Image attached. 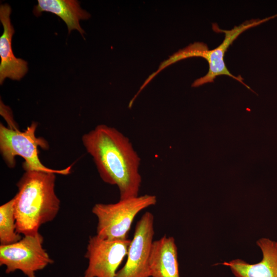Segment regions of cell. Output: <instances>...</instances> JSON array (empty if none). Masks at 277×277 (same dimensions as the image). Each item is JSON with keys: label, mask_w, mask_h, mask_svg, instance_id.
Returning a JSON list of instances; mask_svg holds the SVG:
<instances>
[{"label": "cell", "mask_w": 277, "mask_h": 277, "mask_svg": "<svg viewBox=\"0 0 277 277\" xmlns=\"http://www.w3.org/2000/svg\"><path fill=\"white\" fill-rule=\"evenodd\" d=\"M154 234V216L147 211L136 224L126 262L115 277H150L149 260Z\"/></svg>", "instance_id": "8"}, {"label": "cell", "mask_w": 277, "mask_h": 277, "mask_svg": "<svg viewBox=\"0 0 277 277\" xmlns=\"http://www.w3.org/2000/svg\"><path fill=\"white\" fill-rule=\"evenodd\" d=\"M130 242L128 239L109 240L97 235L90 236L85 255L88 265L83 277H115Z\"/></svg>", "instance_id": "7"}, {"label": "cell", "mask_w": 277, "mask_h": 277, "mask_svg": "<svg viewBox=\"0 0 277 277\" xmlns=\"http://www.w3.org/2000/svg\"><path fill=\"white\" fill-rule=\"evenodd\" d=\"M37 127V123L33 122L25 130L21 131L16 128L7 127L1 123L0 151L5 163L8 167L14 168L16 164L15 158L18 155L25 160L23 163L25 171L37 170L68 174L71 166L56 170L47 167L41 162L38 148L47 150L49 145L44 138L36 136Z\"/></svg>", "instance_id": "4"}, {"label": "cell", "mask_w": 277, "mask_h": 277, "mask_svg": "<svg viewBox=\"0 0 277 277\" xmlns=\"http://www.w3.org/2000/svg\"><path fill=\"white\" fill-rule=\"evenodd\" d=\"M149 269L150 277H180L177 248L173 237L164 235L153 242Z\"/></svg>", "instance_id": "11"}, {"label": "cell", "mask_w": 277, "mask_h": 277, "mask_svg": "<svg viewBox=\"0 0 277 277\" xmlns=\"http://www.w3.org/2000/svg\"><path fill=\"white\" fill-rule=\"evenodd\" d=\"M44 239L39 233L24 235L19 241L0 246V265L10 273L17 270L27 277H36L37 271L53 263L43 247Z\"/></svg>", "instance_id": "6"}, {"label": "cell", "mask_w": 277, "mask_h": 277, "mask_svg": "<svg viewBox=\"0 0 277 277\" xmlns=\"http://www.w3.org/2000/svg\"><path fill=\"white\" fill-rule=\"evenodd\" d=\"M80 277H82V276H80Z\"/></svg>", "instance_id": "14"}, {"label": "cell", "mask_w": 277, "mask_h": 277, "mask_svg": "<svg viewBox=\"0 0 277 277\" xmlns=\"http://www.w3.org/2000/svg\"><path fill=\"white\" fill-rule=\"evenodd\" d=\"M82 140L101 178L118 187L120 199L138 196L141 159L127 137L114 128L99 125L84 134Z\"/></svg>", "instance_id": "1"}, {"label": "cell", "mask_w": 277, "mask_h": 277, "mask_svg": "<svg viewBox=\"0 0 277 277\" xmlns=\"http://www.w3.org/2000/svg\"><path fill=\"white\" fill-rule=\"evenodd\" d=\"M275 17H277L276 14L262 19H253L247 21L229 30L221 29L216 24H212V29L215 32L225 33L224 39L218 47L213 50H209L207 45L204 43L195 42L190 44L162 62L157 70L145 80V83L148 84L161 71L178 61L191 57H201L207 61L209 70L205 76L195 80L192 84V87H197L208 83H212L216 76L225 75L234 78L254 93L243 82V78L240 75L235 76L230 72L225 65L224 56L229 46L242 33Z\"/></svg>", "instance_id": "3"}, {"label": "cell", "mask_w": 277, "mask_h": 277, "mask_svg": "<svg viewBox=\"0 0 277 277\" xmlns=\"http://www.w3.org/2000/svg\"><path fill=\"white\" fill-rule=\"evenodd\" d=\"M256 244L262 252L260 262L251 264L235 259L222 264L228 266L235 277H277V242L262 238Z\"/></svg>", "instance_id": "10"}, {"label": "cell", "mask_w": 277, "mask_h": 277, "mask_svg": "<svg viewBox=\"0 0 277 277\" xmlns=\"http://www.w3.org/2000/svg\"><path fill=\"white\" fill-rule=\"evenodd\" d=\"M156 202V196L144 194L120 199L115 203L95 204L92 212L98 221L96 235L109 240L127 239L137 214L142 210L155 205Z\"/></svg>", "instance_id": "5"}, {"label": "cell", "mask_w": 277, "mask_h": 277, "mask_svg": "<svg viewBox=\"0 0 277 277\" xmlns=\"http://www.w3.org/2000/svg\"><path fill=\"white\" fill-rule=\"evenodd\" d=\"M55 174L25 171L17 183L18 191L13 199L18 233L36 234L43 224L53 221L57 215L60 200L55 191Z\"/></svg>", "instance_id": "2"}, {"label": "cell", "mask_w": 277, "mask_h": 277, "mask_svg": "<svg viewBox=\"0 0 277 277\" xmlns=\"http://www.w3.org/2000/svg\"><path fill=\"white\" fill-rule=\"evenodd\" d=\"M11 7L7 4L0 6V21L3 26V33L0 37V84L5 78L19 81L27 73L28 63L13 54L12 38L15 32L11 24Z\"/></svg>", "instance_id": "9"}, {"label": "cell", "mask_w": 277, "mask_h": 277, "mask_svg": "<svg viewBox=\"0 0 277 277\" xmlns=\"http://www.w3.org/2000/svg\"><path fill=\"white\" fill-rule=\"evenodd\" d=\"M13 197L0 207L1 245L15 243L22 239L16 232Z\"/></svg>", "instance_id": "13"}, {"label": "cell", "mask_w": 277, "mask_h": 277, "mask_svg": "<svg viewBox=\"0 0 277 277\" xmlns=\"http://www.w3.org/2000/svg\"><path fill=\"white\" fill-rule=\"evenodd\" d=\"M43 12L53 13L60 17L66 24L69 33L72 30H77L82 36L85 33L80 21L88 19L90 14L80 6L75 0H38L33 13L39 16Z\"/></svg>", "instance_id": "12"}]
</instances>
